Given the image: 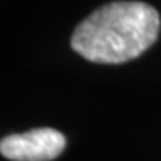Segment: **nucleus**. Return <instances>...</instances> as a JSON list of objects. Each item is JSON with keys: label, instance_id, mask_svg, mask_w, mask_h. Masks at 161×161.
Returning <instances> with one entry per match:
<instances>
[{"label": "nucleus", "instance_id": "obj_1", "mask_svg": "<svg viewBox=\"0 0 161 161\" xmlns=\"http://www.w3.org/2000/svg\"><path fill=\"white\" fill-rule=\"evenodd\" d=\"M159 25L158 12L143 2H110L77 25L71 46L92 63H127L156 41Z\"/></svg>", "mask_w": 161, "mask_h": 161}, {"label": "nucleus", "instance_id": "obj_2", "mask_svg": "<svg viewBox=\"0 0 161 161\" xmlns=\"http://www.w3.org/2000/svg\"><path fill=\"white\" fill-rule=\"evenodd\" d=\"M66 138L54 128H35L2 138L0 153L12 161H51L63 153Z\"/></svg>", "mask_w": 161, "mask_h": 161}]
</instances>
